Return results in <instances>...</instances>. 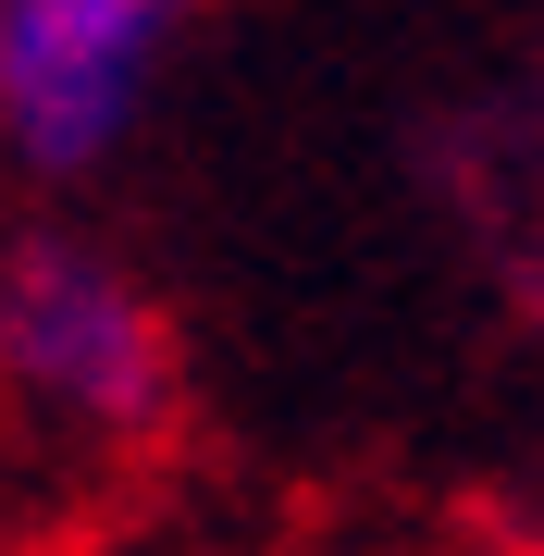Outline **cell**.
Instances as JSON below:
<instances>
[{
    "instance_id": "cell-3",
    "label": "cell",
    "mask_w": 544,
    "mask_h": 556,
    "mask_svg": "<svg viewBox=\"0 0 544 556\" xmlns=\"http://www.w3.org/2000/svg\"><path fill=\"white\" fill-rule=\"evenodd\" d=\"M421 161H433L445 223L483 260V285L520 321H544V75L470 87V100L421 137Z\"/></svg>"
},
{
    "instance_id": "cell-1",
    "label": "cell",
    "mask_w": 544,
    "mask_h": 556,
    "mask_svg": "<svg viewBox=\"0 0 544 556\" xmlns=\"http://www.w3.org/2000/svg\"><path fill=\"white\" fill-rule=\"evenodd\" d=\"M186 358L149 273L87 223H13L0 236V408L75 457H137L174 433Z\"/></svg>"
},
{
    "instance_id": "cell-2",
    "label": "cell",
    "mask_w": 544,
    "mask_h": 556,
    "mask_svg": "<svg viewBox=\"0 0 544 556\" xmlns=\"http://www.w3.org/2000/svg\"><path fill=\"white\" fill-rule=\"evenodd\" d=\"M211 0H0V174L100 186Z\"/></svg>"
}]
</instances>
